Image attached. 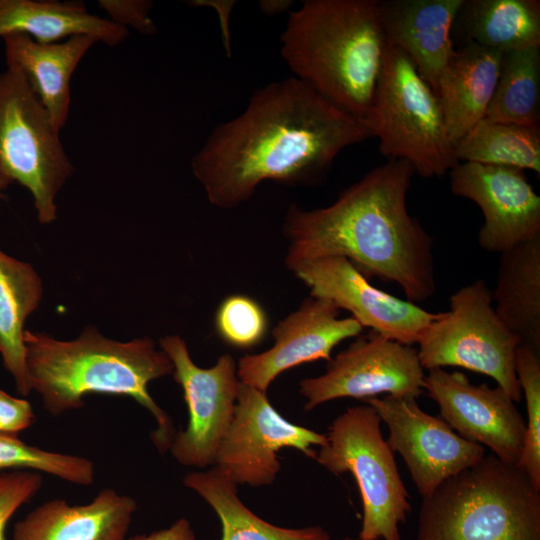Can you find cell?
<instances>
[{"mask_svg":"<svg viewBox=\"0 0 540 540\" xmlns=\"http://www.w3.org/2000/svg\"><path fill=\"white\" fill-rule=\"evenodd\" d=\"M414 173L407 161L388 159L326 207L291 205L283 224L285 266L344 257L367 279L396 283L411 302L430 298L436 290L434 239L408 211Z\"/></svg>","mask_w":540,"mask_h":540,"instance_id":"2","label":"cell"},{"mask_svg":"<svg viewBox=\"0 0 540 540\" xmlns=\"http://www.w3.org/2000/svg\"><path fill=\"white\" fill-rule=\"evenodd\" d=\"M99 6L109 15V20L127 29L131 27L144 35L156 33L150 13L153 3L148 0H100Z\"/></svg>","mask_w":540,"mask_h":540,"instance_id":"33","label":"cell"},{"mask_svg":"<svg viewBox=\"0 0 540 540\" xmlns=\"http://www.w3.org/2000/svg\"><path fill=\"white\" fill-rule=\"evenodd\" d=\"M462 43L499 52L540 46V1L464 0L453 27Z\"/></svg>","mask_w":540,"mask_h":540,"instance_id":"24","label":"cell"},{"mask_svg":"<svg viewBox=\"0 0 540 540\" xmlns=\"http://www.w3.org/2000/svg\"><path fill=\"white\" fill-rule=\"evenodd\" d=\"M59 134L23 73L0 72V175L29 190L41 223L55 220V198L74 171Z\"/></svg>","mask_w":540,"mask_h":540,"instance_id":"9","label":"cell"},{"mask_svg":"<svg viewBox=\"0 0 540 540\" xmlns=\"http://www.w3.org/2000/svg\"><path fill=\"white\" fill-rule=\"evenodd\" d=\"M464 0H378L387 40L413 62L436 93L454 53L453 25Z\"/></svg>","mask_w":540,"mask_h":540,"instance_id":"18","label":"cell"},{"mask_svg":"<svg viewBox=\"0 0 540 540\" xmlns=\"http://www.w3.org/2000/svg\"><path fill=\"white\" fill-rule=\"evenodd\" d=\"M423 388L437 403L440 417L459 436L488 447L502 462L517 465L526 422L503 389L475 385L464 373L444 368L428 370Z\"/></svg>","mask_w":540,"mask_h":540,"instance_id":"15","label":"cell"},{"mask_svg":"<svg viewBox=\"0 0 540 540\" xmlns=\"http://www.w3.org/2000/svg\"><path fill=\"white\" fill-rule=\"evenodd\" d=\"M540 351L521 342L516 351L515 372L525 397L528 421L517 467L540 490Z\"/></svg>","mask_w":540,"mask_h":540,"instance_id":"30","label":"cell"},{"mask_svg":"<svg viewBox=\"0 0 540 540\" xmlns=\"http://www.w3.org/2000/svg\"><path fill=\"white\" fill-rule=\"evenodd\" d=\"M292 3L288 0H263L259 1L258 5L263 14L274 16L287 11Z\"/></svg>","mask_w":540,"mask_h":540,"instance_id":"36","label":"cell"},{"mask_svg":"<svg viewBox=\"0 0 540 540\" xmlns=\"http://www.w3.org/2000/svg\"><path fill=\"white\" fill-rule=\"evenodd\" d=\"M502 55L473 43L454 49L436 91L453 146L485 117L498 82Z\"/></svg>","mask_w":540,"mask_h":540,"instance_id":"21","label":"cell"},{"mask_svg":"<svg viewBox=\"0 0 540 540\" xmlns=\"http://www.w3.org/2000/svg\"><path fill=\"white\" fill-rule=\"evenodd\" d=\"M7 67L23 73L59 131L70 109V81L87 51L99 41L88 35L60 42L39 43L14 34L3 38Z\"/></svg>","mask_w":540,"mask_h":540,"instance_id":"20","label":"cell"},{"mask_svg":"<svg viewBox=\"0 0 540 540\" xmlns=\"http://www.w3.org/2000/svg\"><path fill=\"white\" fill-rule=\"evenodd\" d=\"M136 500L103 488L85 504L46 501L18 521L12 540H126Z\"/></svg>","mask_w":540,"mask_h":540,"instance_id":"19","label":"cell"},{"mask_svg":"<svg viewBox=\"0 0 540 540\" xmlns=\"http://www.w3.org/2000/svg\"><path fill=\"white\" fill-rule=\"evenodd\" d=\"M425 375L417 349L371 331L328 360L323 374L302 379L298 391L306 411L340 398L362 401L384 393L417 399Z\"/></svg>","mask_w":540,"mask_h":540,"instance_id":"11","label":"cell"},{"mask_svg":"<svg viewBox=\"0 0 540 540\" xmlns=\"http://www.w3.org/2000/svg\"><path fill=\"white\" fill-rule=\"evenodd\" d=\"M40 472L13 470L0 473V540H5V530L16 511L29 502L41 489Z\"/></svg>","mask_w":540,"mask_h":540,"instance_id":"32","label":"cell"},{"mask_svg":"<svg viewBox=\"0 0 540 540\" xmlns=\"http://www.w3.org/2000/svg\"><path fill=\"white\" fill-rule=\"evenodd\" d=\"M160 347L173 364L172 375L188 410L187 426L175 433L170 453L183 466L204 469L214 465L235 411L240 386L237 362L232 355L223 354L213 366L202 368L178 335L165 336Z\"/></svg>","mask_w":540,"mask_h":540,"instance_id":"10","label":"cell"},{"mask_svg":"<svg viewBox=\"0 0 540 540\" xmlns=\"http://www.w3.org/2000/svg\"><path fill=\"white\" fill-rule=\"evenodd\" d=\"M286 268L309 288L310 296L331 300L363 328L404 345L418 343L438 316L376 288L344 257L306 260Z\"/></svg>","mask_w":540,"mask_h":540,"instance_id":"14","label":"cell"},{"mask_svg":"<svg viewBox=\"0 0 540 540\" xmlns=\"http://www.w3.org/2000/svg\"><path fill=\"white\" fill-rule=\"evenodd\" d=\"M326 435L285 419L266 393L240 382L235 411L217 450L214 466L251 487L272 484L281 469L278 454L291 448L315 458Z\"/></svg>","mask_w":540,"mask_h":540,"instance_id":"12","label":"cell"},{"mask_svg":"<svg viewBox=\"0 0 540 540\" xmlns=\"http://www.w3.org/2000/svg\"><path fill=\"white\" fill-rule=\"evenodd\" d=\"M362 402L387 425V442L403 458L422 498L485 456L483 446L459 436L441 417L424 412L416 398L385 395Z\"/></svg>","mask_w":540,"mask_h":540,"instance_id":"13","label":"cell"},{"mask_svg":"<svg viewBox=\"0 0 540 540\" xmlns=\"http://www.w3.org/2000/svg\"><path fill=\"white\" fill-rule=\"evenodd\" d=\"M280 43L293 77L363 122L387 46L378 0L304 1L290 12Z\"/></svg>","mask_w":540,"mask_h":540,"instance_id":"4","label":"cell"},{"mask_svg":"<svg viewBox=\"0 0 540 540\" xmlns=\"http://www.w3.org/2000/svg\"><path fill=\"white\" fill-rule=\"evenodd\" d=\"M492 299L505 325L540 351V235L500 253Z\"/></svg>","mask_w":540,"mask_h":540,"instance_id":"23","label":"cell"},{"mask_svg":"<svg viewBox=\"0 0 540 540\" xmlns=\"http://www.w3.org/2000/svg\"><path fill=\"white\" fill-rule=\"evenodd\" d=\"M363 123L378 138L382 155L407 161L423 178L442 177L459 163L438 96L389 40Z\"/></svg>","mask_w":540,"mask_h":540,"instance_id":"6","label":"cell"},{"mask_svg":"<svg viewBox=\"0 0 540 540\" xmlns=\"http://www.w3.org/2000/svg\"><path fill=\"white\" fill-rule=\"evenodd\" d=\"M10 183L0 175V199L3 197V191L7 188Z\"/></svg>","mask_w":540,"mask_h":540,"instance_id":"37","label":"cell"},{"mask_svg":"<svg viewBox=\"0 0 540 540\" xmlns=\"http://www.w3.org/2000/svg\"><path fill=\"white\" fill-rule=\"evenodd\" d=\"M26 376L52 416L79 409L90 393L123 395L145 408L157 423L152 441L169 450L176 433L171 417L148 391L153 380L173 374V364L152 339L119 342L86 327L75 340L59 341L25 330Z\"/></svg>","mask_w":540,"mask_h":540,"instance_id":"3","label":"cell"},{"mask_svg":"<svg viewBox=\"0 0 540 540\" xmlns=\"http://www.w3.org/2000/svg\"><path fill=\"white\" fill-rule=\"evenodd\" d=\"M369 137L361 120L292 76L259 88L242 113L216 126L191 170L211 205L233 209L265 181L318 183L341 151Z\"/></svg>","mask_w":540,"mask_h":540,"instance_id":"1","label":"cell"},{"mask_svg":"<svg viewBox=\"0 0 540 540\" xmlns=\"http://www.w3.org/2000/svg\"><path fill=\"white\" fill-rule=\"evenodd\" d=\"M34 419L28 400L13 397L0 389V434L18 436L33 424Z\"/></svg>","mask_w":540,"mask_h":540,"instance_id":"34","label":"cell"},{"mask_svg":"<svg viewBox=\"0 0 540 540\" xmlns=\"http://www.w3.org/2000/svg\"><path fill=\"white\" fill-rule=\"evenodd\" d=\"M128 540H196V536L191 523L186 518H179L168 527L138 534Z\"/></svg>","mask_w":540,"mask_h":540,"instance_id":"35","label":"cell"},{"mask_svg":"<svg viewBox=\"0 0 540 540\" xmlns=\"http://www.w3.org/2000/svg\"><path fill=\"white\" fill-rule=\"evenodd\" d=\"M183 484L217 514L221 523L220 540H331L321 526L285 528L260 518L241 501L233 479L216 466L188 473Z\"/></svg>","mask_w":540,"mask_h":540,"instance_id":"25","label":"cell"},{"mask_svg":"<svg viewBox=\"0 0 540 540\" xmlns=\"http://www.w3.org/2000/svg\"><path fill=\"white\" fill-rule=\"evenodd\" d=\"M41 296V280L33 267L0 249V356L22 396L31 392L26 376L24 324Z\"/></svg>","mask_w":540,"mask_h":540,"instance_id":"26","label":"cell"},{"mask_svg":"<svg viewBox=\"0 0 540 540\" xmlns=\"http://www.w3.org/2000/svg\"><path fill=\"white\" fill-rule=\"evenodd\" d=\"M381 422L366 403L347 408L330 425L314 458L335 475H353L363 508L360 540H401L400 526L412 509Z\"/></svg>","mask_w":540,"mask_h":540,"instance_id":"7","label":"cell"},{"mask_svg":"<svg viewBox=\"0 0 540 540\" xmlns=\"http://www.w3.org/2000/svg\"><path fill=\"white\" fill-rule=\"evenodd\" d=\"M339 540H360L359 538H352V537H344L342 539H339Z\"/></svg>","mask_w":540,"mask_h":540,"instance_id":"38","label":"cell"},{"mask_svg":"<svg viewBox=\"0 0 540 540\" xmlns=\"http://www.w3.org/2000/svg\"><path fill=\"white\" fill-rule=\"evenodd\" d=\"M416 540H540V490L485 455L422 498Z\"/></svg>","mask_w":540,"mask_h":540,"instance_id":"5","label":"cell"},{"mask_svg":"<svg viewBox=\"0 0 540 540\" xmlns=\"http://www.w3.org/2000/svg\"><path fill=\"white\" fill-rule=\"evenodd\" d=\"M25 35L39 43H55L88 35L108 46L120 44L128 30L91 14L80 1L0 0V38Z\"/></svg>","mask_w":540,"mask_h":540,"instance_id":"22","label":"cell"},{"mask_svg":"<svg viewBox=\"0 0 540 540\" xmlns=\"http://www.w3.org/2000/svg\"><path fill=\"white\" fill-rule=\"evenodd\" d=\"M458 162L532 170L540 174V125L524 126L484 117L455 145Z\"/></svg>","mask_w":540,"mask_h":540,"instance_id":"27","label":"cell"},{"mask_svg":"<svg viewBox=\"0 0 540 540\" xmlns=\"http://www.w3.org/2000/svg\"><path fill=\"white\" fill-rule=\"evenodd\" d=\"M13 470L44 472L80 486L95 480V466L88 458L44 450L18 436L0 434V473Z\"/></svg>","mask_w":540,"mask_h":540,"instance_id":"29","label":"cell"},{"mask_svg":"<svg viewBox=\"0 0 540 540\" xmlns=\"http://www.w3.org/2000/svg\"><path fill=\"white\" fill-rule=\"evenodd\" d=\"M339 314L340 309L327 298H305L275 325L269 349L239 359V381L266 393L284 371L316 360H330L339 343L363 331L355 319L339 318Z\"/></svg>","mask_w":540,"mask_h":540,"instance_id":"17","label":"cell"},{"mask_svg":"<svg viewBox=\"0 0 540 540\" xmlns=\"http://www.w3.org/2000/svg\"><path fill=\"white\" fill-rule=\"evenodd\" d=\"M521 342L497 315L486 282L477 279L450 296L449 310L428 325L417 352L424 370L453 366L484 374L519 402L515 360Z\"/></svg>","mask_w":540,"mask_h":540,"instance_id":"8","label":"cell"},{"mask_svg":"<svg viewBox=\"0 0 540 540\" xmlns=\"http://www.w3.org/2000/svg\"><path fill=\"white\" fill-rule=\"evenodd\" d=\"M485 117L524 126L540 125V46L503 53Z\"/></svg>","mask_w":540,"mask_h":540,"instance_id":"28","label":"cell"},{"mask_svg":"<svg viewBox=\"0 0 540 540\" xmlns=\"http://www.w3.org/2000/svg\"><path fill=\"white\" fill-rule=\"evenodd\" d=\"M449 176L452 193L483 213L478 244L484 250L502 253L540 235V197L524 170L459 162Z\"/></svg>","mask_w":540,"mask_h":540,"instance_id":"16","label":"cell"},{"mask_svg":"<svg viewBox=\"0 0 540 540\" xmlns=\"http://www.w3.org/2000/svg\"><path fill=\"white\" fill-rule=\"evenodd\" d=\"M215 328L220 338L236 348H251L265 337L268 318L264 308L243 294L226 297L215 314Z\"/></svg>","mask_w":540,"mask_h":540,"instance_id":"31","label":"cell"}]
</instances>
